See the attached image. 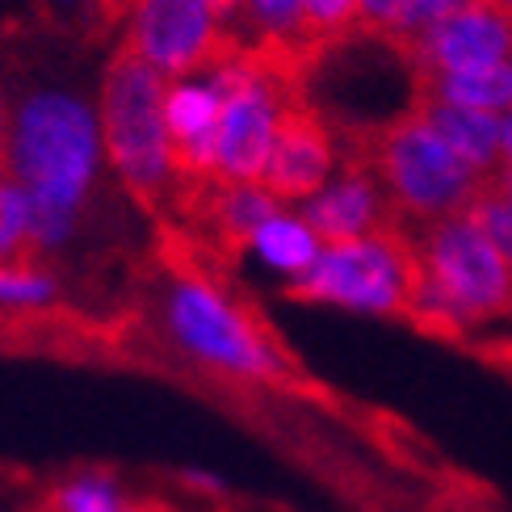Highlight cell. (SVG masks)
Returning a JSON list of instances; mask_svg holds the SVG:
<instances>
[{"mask_svg":"<svg viewBox=\"0 0 512 512\" xmlns=\"http://www.w3.org/2000/svg\"><path fill=\"white\" fill-rule=\"evenodd\" d=\"M156 227L164 269L160 307L168 340L206 374L315 399L319 387L294 361V353L277 340L265 315L227 286V273H219L215 261H206L181 227H173L168 219Z\"/></svg>","mask_w":512,"mask_h":512,"instance_id":"6da1fadb","label":"cell"},{"mask_svg":"<svg viewBox=\"0 0 512 512\" xmlns=\"http://www.w3.org/2000/svg\"><path fill=\"white\" fill-rule=\"evenodd\" d=\"M0 164L30 194V256L47 261L76 236L101 168V126L76 93H30L0 135Z\"/></svg>","mask_w":512,"mask_h":512,"instance_id":"7a4b0ae2","label":"cell"},{"mask_svg":"<svg viewBox=\"0 0 512 512\" xmlns=\"http://www.w3.org/2000/svg\"><path fill=\"white\" fill-rule=\"evenodd\" d=\"M164 93L168 80L122 38V47L110 55L101 76L97 126H101V147L110 156L122 189L156 223H164V210H173Z\"/></svg>","mask_w":512,"mask_h":512,"instance_id":"3957f363","label":"cell"},{"mask_svg":"<svg viewBox=\"0 0 512 512\" xmlns=\"http://www.w3.org/2000/svg\"><path fill=\"white\" fill-rule=\"evenodd\" d=\"M345 147L374 168L399 223L424 227L445 215H458L479 189V177L412 110L387 122L353 126L345 135Z\"/></svg>","mask_w":512,"mask_h":512,"instance_id":"277c9868","label":"cell"},{"mask_svg":"<svg viewBox=\"0 0 512 512\" xmlns=\"http://www.w3.org/2000/svg\"><path fill=\"white\" fill-rule=\"evenodd\" d=\"M420 248L403 223H387L366 240L328 244L319 261L282 290L290 303H319L361 315H382L408 324L420 286Z\"/></svg>","mask_w":512,"mask_h":512,"instance_id":"5b68a950","label":"cell"},{"mask_svg":"<svg viewBox=\"0 0 512 512\" xmlns=\"http://www.w3.org/2000/svg\"><path fill=\"white\" fill-rule=\"evenodd\" d=\"M416 248L462 332L492 319H512V269L466 210L424 223Z\"/></svg>","mask_w":512,"mask_h":512,"instance_id":"8992f818","label":"cell"},{"mask_svg":"<svg viewBox=\"0 0 512 512\" xmlns=\"http://www.w3.org/2000/svg\"><path fill=\"white\" fill-rule=\"evenodd\" d=\"M126 42L152 63L164 80H189L215 72L240 47L210 0H135Z\"/></svg>","mask_w":512,"mask_h":512,"instance_id":"52a82bcc","label":"cell"},{"mask_svg":"<svg viewBox=\"0 0 512 512\" xmlns=\"http://www.w3.org/2000/svg\"><path fill=\"white\" fill-rule=\"evenodd\" d=\"M336 173V135L328 118L303 97H294L273 131V152L265 164L261 185L277 202H307L324 189Z\"/></svg>","mask_w":512,"mask_h":512,"instance_id":"ba28073f","label":"cell"},{"mask_svg":"<svg viewBox=\"0 0 512 512\" xmlns=\"http://www.w3.org/2000/svg\"><path fill=\"white\" fill-rule=\"evenodd\" d=\"M219 118L223 97L210 80H173L164 93L173 198L219 181Z\"/></svg>","mask_w":512,"mask_h":512,"instance_id":"9c48e42d","label":"cell"},{"mask_svg":"<svg viewBox=\"0 0 512 512\" xmlns=\"http://www.w3.org/2000/svg\"><path fill=\"white\" fill-rule=\"evenodd\" d=\"M512 63V21L487 5H466L403 59L412 76H475Z\"/></svg>","mask_w":512,"mask_h":512,"instance_id":"30bf717a","label":"cell"},{"mask_svg":"<svg viewBox=\"0 0 512 512\" xmlns=\"http://www.w3.org/2000/svg\"><path fill=\"white\" fill-rule=\"evenodd\" d=\"M298 219L315 231L324 248L366 240L387 223H399L387 194H382L378 177H374V168L357 152H349V147H345V160H340L336 177L319 189L315 198H307L298 206Z\"/></svg>","mask_w":512,"mask_h":512,"instance_id":"8fae6325","label":"cell"},{"mask_svg":"<svg viewBox=\"0 0 512 512\" xmlns=\"http://www.w3.org/2000/svg\"><path fill=\"white\" fill-rule=\"evenodd\" d=\"M408 110L420 114L424 122L441 135V143L471 168L479 181L496 177L504 164V118L500 114H483V110H466V105H454L429 89L412 84V101Z\"/></svg>","mask_w":512,"mask_h":512,"instance_id":"7c38bea8","label":"cell"},{"mask_svg":"<svg viewBox=\"0 0 512 512\" xmlns=\"http://www.w3.org/2000/svg\"><path fill=\"white\" fill-rule=\"evenodd\" d=\"M244 21H248V34H240L244 47H256L273 59H282L303 76L315 72L307 63V47H303V13H298V0H244Z\"/></svg>","mask_w":512,"mask_h":512,"instance_id":"4fadbf2b","label":"cell"},{"mask_svg":"<svg viewBox=\"0 0 512 512\" xmlns=\"http://www.w3.org/2000/svg\"><path fill=\"white\" fill-rule=\"evenodd\" d=\"M34 512H168V504L122 496L110 475H76L55 483Z\"/></svg>","mask_w":512,"mask_h":512,"instance_id":"5bb4252c","label":"cell"},{"mask_svg":"<svg viewBox=\"0 0 512 512\" xmlns=\"http://www.w3.org/2000/svg\"><path fill=\"white\" fill-rule=\"evenodd\" d=\"M252 248L261 252L273 269L290 273V282H294V277H303L319 261V252H324V244H319L315 231L303 219H298V215H286V210L256 231Z\"/></svg>","mask_w":512,"mask_h":512,"instance_id":"9a60e30c","label":"cell"},{"mask_svg":"<svg viewBox=\"0 0 512 512\" xmlns=\"http://www.w3.org/2000/svg\"><path fill=\"white\" fill-rule=\"evenodd\" d=\"M298 13H303V47L311 68H319L357 34V0H298Z\"/></svg>","mask_w":512,"mask_h":512,"instance_id":"2e32d148","label":"cell"},{"mask_svg":"<svg viewBox=\"0 0 512 512\" xmlns=\"http://www.w3.org/2000/svg\"><path fill=\"white\" fill-rule=\"evenodd\" d=\"M59 282L47 261H0V311H47Z\"/></svg>","mask_w":512,"mask_h":512,"instance_id":"e0dca14e","label":"cell"},{"mask_svg":"<svg viewBox=\"0 0 512 512\" xmlns=\"http://www.w3.org/2000/svg\"><path fill=\"white\" fill-rule=\"evenodd\" d=\"M466 215L487 231V240L496 244V252L504 256V265L512 269V189H504L496 177L479 181L475 198L466 202Z\"/></svg>","mask_w":512,"mask_h":512,"instance_id":"ac0fdd59","label":"cell"},{"mask_svg":"<svg viewBox=\"0 0 512 512\" xmlns=\"http://www.w3.org/2000/svg\"><path fill=\"white\" fill-rule=\"evenodd\" d=\"M412 0H357V34L387 42Z\"/></svg>","mask_w":512,"mask_h":512,"instance_id":"d6986e66","label":"cell"},{"mask_svg":"<svg viewBox=\"0 0 512 512\" xmlns=\"http://www.w3.org/2000/svg\"><path fill=\"white\" fill-rule=\"evenodd\" d=\"M475 357L487 361L492 370L508 374L512 378V336H500V340H483V345H475Z\"/></svg>","mask_w":512,"mask_h":512,"instance_id":"ffe728a7","label":"cell"},{"mask_svg":"<svg viewBox=\"0 0 512 512\" xmlns=\"http://www.w3.org/2000/svg\"><path fill=\"white\" fill-rule=\"evenodd\" d=\"M210 9H215V13H219V21L227 26V21L236 17V13H244V0H210Z\"/></svg>","mask_w":512,"mask_h":512,"instance_id":"44dd1931","label":"cell"},{"mask_svg":"<svg viewBox=\"0 0 512 512\" xmlns=\"http://www.w3.org/2000/svg\"><path fill=\"white\" fill-rule=\"evenodd\" d=\"M479 5H487L492 13H500L504 21H512V0H479Z\"/></svg>","mask_w":512,"mask_h":512,"instance_id":"7402d4cb","label":"cell"},{"mask_svg":"<svg viewBox=\"0 0 512 512\" xmlns=\"http://www.w3.org/2000/svg\"><path fill=\"white\" fill-rule=\"evenodd\" d=\"M504 164H512V110L504 114Z\"/></svg>","mask_w":512,"mask_h":512,"instance_id":"603a6c76","label":"cell"},{"mask_svg":"<svg viewBox=\"0 0 512 512\" xmlns=\"http://www.w3.org/2000/svg\"><path fill=\"white\" fill-rule=\"evenodd\" d=\"M168 512H173V508H168Z\"/></svg>","mask_w":512,"mask_h":512,"instance_id":"cb8c5ba5","label":"cell"}]
</instances>
